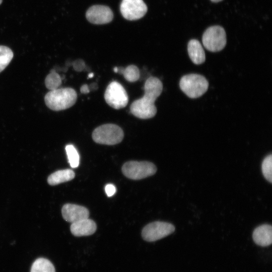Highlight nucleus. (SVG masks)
Masks as SVG:
<instances>
[{
    "label": "nucleus",
    "mask_w": 272,
    "mask_h": 272,
    "mask_svg": "<svg viewBox=\"0 0 272 272\" xmlns=\"http://www.w3.org/2000/svg\"><path fill=\"white\" fill-rule=\"evenodd\" d=\"M162 90L163 84L161 81L156 77H149L144 85V96L132 103L130 106V112L141 119L153 117L157 113L155 102Z\"/></svg>",
    "instance_id": "obj_1"
},
{
    "label": "nucleus",
    "mask_w": 272,
    "mask_h": 272,
    "mask_svg": "<svg viewBox=\"0 0 272 272\" xmlns=\"http://www.w3.org/2000/svg\"><path fill=\"white\" fill-rule=\"evenodd\" d=\"M77 94L73 88H61L50 90L45 96L46 106L53 111L66 109L75 104Z\"/></svg>",
    "instance_id": "obj_2"
},
{
    "label": "nucleus",
    "mask_w": 272,
    "mask_h": 272,
    "mask_svg": "<svg viewBox=\"0 0 272 272\" xmlns=\"http://www.w3.org/2000/svg\"><path fill=\"white\" fill-rule=\"evenodd\" d=\"M179 86L188 97L197 98L204 94L208 89L209 83L205 77L190 74L183 76L180 80Z\"/></svg>",
    "instance_id": "obj_3"
},
{
    "label": "nucleus",
    "mask_w": 272,
    "mask_h": 272,
    "mask_svg": "<svg viewBox=\"0 0 272 272\" xmlns=\"http://www.w3.org/2000/svg\"><path fill=\"white\" fill-rule=\"evenodd\" d=\"M92 137L96 143L113 145L122 141L124 133L122 128L117 125L107 123L96 127L93 130Z\"/></svg>",
    "instance_id": "obj_4"
},
{
    "label": "nucleus",
    "mask_w": 272,
    "mask_h": 272,
    "mask_svg": "<svg viewBox=\"0 0 272 272\" xmlns=\"http://www.w3.org/2000/svg\"><path fill=\"white\" fill-rule=\"evenodd\" d=\"M157 167L152 163L147 161H128L123 164L122 172L126 177L139 180L155 174Z\"/></svg>",
    "instance_id": "obj_5"
},
{
    "label": "nucleus",
    "mask_w": 272,
    "mask_h": 272,
    "mask_svg": "<svg viewBox=\"0 0 272 272\" xmlns=\"http://www.w3.org/2000/svg\"><path fill=\"white\" fill-rule=\"evenodd\" d=\"M202 42L204 47L210 51L222 50L227 43L224 29L219 25L209 27L202 35Z\"/></svg>",
    "instance_id": "obj_6"
},
{
    "label": "nucleus",
    "mask_w": 272,
    "mask_h": 272,
    "mask_svg": "<svg viewBox=\"0 0 272 272\" xmlns=\"http://www.w3.org/2000/svg\"><path fill=\"white\" fill-rule=\"evenodd\" d=\"M104 99L109 106L116 109L125 107L128 101L125 90L116 81L112 82L107 86L104 93Z\"/></svg>",
    "instance_id": "obj_7"
},
{
    "label": "nucleus",
    "mask_w": 272,
    "mask_h": 272,
    "mask_svg": "<svg viewBox=\"0 0 272 272\" xmlns=\"http://www.w3.org/2000/svg\"><path fill=\"white\" fill-rule=\"evenodd\" d=\"M175 227L169 223L156 221L147 225L142 230L143 238L148 242H153L161 239L172 234Z\"/></svg>",
    "instance_id": "obj_8"
},
{
    "label": "nucleus",
    "mask_w": 272,
    "mask_h": 272,
    "mask_svg": "<svg viewBox=\"0 0 272 272\" xmlns=\"http://www.w3.org/2000/svg\"><path fill=\"white\" fill-rule=\"evenodd\" d=\"M147 10V6L143 0H122L120 6L121 15L128 20L141 19Z\"/></svg>",
    "instance_id": "obj_9"
},
{
    "label": "nucleus",
    "mask_w": 272,
    "mask_h": 272,
    "mask_svg": "<svg viewBox=\"0 0 272 272\" xmlns=\"http://www.w3.org/2000/svg\"><path fill=\"white\" fill-rule=\"evenodd\" d=\"M86 17L88 21L92 24H104L112 21L113 13L109 7L97 5L88 9Z\"/></svg>",
    "instance_id": "obj_10"
},
{
    "label": "nucleus",
    "mask_w": 272,
    "mask_h": 272,
    "mask_svg": "<svg viewBox=\"0 0 272 272\" xmlns=\"http://www.w3.org/2000/svg\"><path fill=\"white\" fill-rule=\"evenodd\" d=\"M61 214L66 221L72 223L87 219L89 216V211L86 208L72 203L63 205Z\"/></svg>",
    "instance_id": "obj_11"
},
{
    "label": "nucleus",
    "mask_w": 272,
    "mask_h": 272,
    "mask_svg": "<svg viewBox=\"0 0 272 272\" xmlns=\"http://www.w3.org/2000/svg\"><path fill=\"white\" fill-rule=\"evenodd\" d=\"M70 229L75 236H89L95 232L97 225L94 221L87 218L72 223Z\"/></svg>",
    "instance_id": "obj_12"
},
{
    "label": "nucleus",
    "mask_w": 272,
    "mask_h": 272,
    "mask_svg": "<svg viewBox=\"0 0 272 272\" xmlns=\"http://www.w3.org/2000/svg\"><path fill=\"white\" fill-rule=\"evenodd\" d=\"M254 242L258 245L265 247L272 242V227L268 224H263L256 228L252 234Z\"/></svg>",
    "instance_id": "obj_13"
},
{
    "label": "nucleus",
    "mask_w": 272,
    "mask_h": 272,
    "mask_svg": "<svg viewBox=\"0 0 272 272\" xmlns=\"http://www.w3.org/2000/svg\"><path fill=\"white\" fill-rule=\"evenodd\" d=\"M189 56L195 64H200L206 60L205 51L200 42L196 39L190 40L187 45Z\"/></svg>",
    "instance_id": "obj_14"
},
{
    "label": "nucleus",
    "mask_w": 272,
    "mask_h": 272,
    "mask_svg": "<svg viewBox=\"0 0 272 272\" xmlns=\"http://www.w3.org/2000/svg\"><path fill=\"white\" fill-rule=\"evenodd\" d=\"M75 176V172L72 169L60 170L50 174L47 178V182L50 185H56L72 180Z\"/></svg>",
    "instance_id": "obj_15"
},
{
    "label": "nucleus",
    "mask_w": 272,
    "mask_h": 272,
    "mask_svg": "<svg viewBox=\"0 0 272 272\" xmlns=\"http://www.w3.org/2000/svg\"><path fill=\"white\" fill-rule=\"evenodd\" d=\"M113 71L115 73L122 75L125 79L129 82H136L140 76L139 69L134 65H129L126 67H115Z\"/></svg>",
    "instance_id": "obj_16"
},
{
    "label": "nucleus",
    "mask_w": 272,
    "mask_h": 272,
    "mask_svg": "<svg viewBox=\"0 0 272 272\" xmlns=\"http://www.w3.org/2000/svg\"><path fill=\"white\" fill-rule=\"evenodd\" d=\"M30 272H55V270L53 264L48 259L39 258L33 263Z\"/></svg>",
    "instance_id": "obj_17"
},
{
    "label": "nucleus",
    "mask_w": 272,
    "mask_h": 272,
    "mask_svg": "<svg viewBox=\"0 0 272 272\" xmlns=\"http://www.w3.org/2000/svg\"><path fill=\"white\" fill-rule=\"evenodd\" d=\"M62 79L55 70L52 69L45 79V86L50 90L57 89L61 84Z\"/></svg>",
    "instance_id": "obj_18"
},
{
    "label": "nucleus",
    "mask_w": 272,
    "mask_h": 272,
    "mask_svg": "<svg viewBox=\"0 0 272 272\" xmlns=\"http://www.w3.org/2000/svg\"><path fill=\"white\" fill-rule=\"evenodd\" d=\"M13 56V52L9 47L0 45V73L9 65Z\"/></svg>",
    "instance_id": "obj_19"
},
{
    "label": "nucleus",
    "mask_w": 272,
    "mask_h": 272,
    "mask_svg": "<svg viewBox=\"0 0 272 272\" xmlns=\"http://www.w3.org/2000/svg\"><path fill=\"white\" fill-rule=\"evenodd\" d=\"M65 151L70 166L73 168L78 167L80 163V156L76 148L73 145H67L65 147Z\"/></svg>",
    "instance_id": "obj_20"
},
{
    "label": "nucleus",
    "mask_w": 272,
    "mask_h": 272,
    "mask_svg": "<svg viewBox=\"0 0 272 272\" xmlns=\"http://www.w3.org/2000/svg\"><path fill=\"white\" fill-rule=\"evenodd\" d=\"M272 155L269 154L263 160L261 164V170L265 178L270 183L272 182Z\"/></svg>",
    "instance_id": "obj_21"
},
{
    "label": "nucleus",
    "mask_w": 272,
    "mask_h": 272,
    "mask_svg": "<svg viewBox=\"0 0 272 272\" xmlns=\"http://www.w3.org/2000/svg\"><path fill=\"white\" fill-rule=\"evenodd\" d=\"M74 69L77 72H82L84 70L86 65L84 61L79 59L74 61L72 63Z\"/></svg>",
    "instance_id": "obj_22"
},
{
    "label": "nucleus",
    "mask_w": 272,
    "mask_h": 272,
    "mask_svg": "<svg viewBox=\"0 0 272 272\" xmlns=\"http://www.w3.org/2000/svg\"><path fill=\"white\" fill-rule=\"evenodd\" d=\"M105 190L108 197L112 196L116 192L115 186L112 184H108L105 186Z\"/></svg>",
    "instance_id": "obj_23"
},
{
    "label": "nucleus",
    "mask_w": 272,
    "mask_h": 272,
    "mask_svg": "<svg viewBox=\"0 0 272 272\" xmlns=\"http://www.w3.org/2000/svg\"><path fill=\"white\" fill-rule=\"evenodd\" d=\"M80 91L83 94H87L90 92L89 89V86L87 84L83 85L81 86Z\"/></svg>",
    "instance_id": "obj_24"
},
{
    "label": "nucleus",
    "mask_w": 272,
    "mask_h": 272,
    "mask_svg": "<svg viewBox=\"0 0 272 272\" xmlns=\"http://www.w3.org/2000/svg\"><path fill=\"white\" fill-rule=\"evenodd\" d=\"M90 91H94L97 89L98 85L97 83H93L88 86Z\"/></svg>",
    "instance_id": "obj_25"
},
{
    "label": "nucleus",
    "mask_w": 272,
    "mask_h": 272,
    "mask_svg": "<svg viewBox=\"0 0 272 272\" xmlns=\"http://www.w3.org/2000/svg\"><path fill=\"white\" fill-rule=\"evenodd\" d=\"M213 3H218L222 1L223 0H211Z\"/></svg>",
    "instance_id": "obj_26"
},
{
    "label": "nucleus",
    "mask_w": 272,
    "mask_h": 272,
    "mask_svg": "<svg viewBox=\"0 0 272 272\" xmlns=\"http://www.w3.org/2000/svg\"><path fill=\"white\" fill-rule=\"evenodd\" d=\"M94 74L92 73H91L89 74L88 77L89 78H92L93 77Z\"/></svg>",
    "instance_id": "obj_27"
},
{
    "label": "nucleus",
    "mask_w": 272,
    "mask_h": 272,
    "mask_svg": "<svg viewBox=\"0 0 272 272\" xmlns=\"http://www.w3.org/2000/svg\"><path fill=\"white\" fill-rule=\"evenodd\" d=\"M3 0H0V5L2 3Z\"/></svg>",
    "instance_id": "obj_28"
}]
</instances>
